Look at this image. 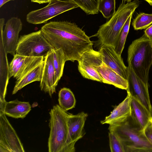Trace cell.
Wrapping results in <instances>:
<instances>
[{"label": "cell", "instance_id": "obj_16", "mask_svg": "<svg viewBox=\"0 0 152 152\" xmlns=\"http://www.w3.org/2000/svg\"><path fill=\"white\" fill-rule=\"evenodd\" d=\"M130 118L134 124L144 130L152 120V115L144 106L132 97L131 102Z\"/></svg>", "mask_w": 152, "mask_h": 152}, {"label": "cell", "instance_id": "obj_8", "mask_svg": "<svg viewBox=\"0 0 152 152\" xmlns=\"http://www.w3.org/2000/svg\"><path fill=\"white\" fill-rule=\"evenodd\" d=\"M23 145L3 111L0 110V152H24Z\"/></svg>", "mask_w": 152, "mask_h": 152}, {"label": "cell", "instance_id": "obj_34", "mask_svg": "<svg viewBox=\"0 0 152 152\" xmlns=\"http://www.w3.org/2000/svg\"><path fill=\"white\" fill-rule=\"evenodd\" d=\"M132 0H123V1H124V2H129L131 1Z\"/></svg>", "mask_w": 152, "mask_h": 152}, {"label": "cell", "instance_id": "obj_14", "mask_svg": "<svg viewBox=\"0 0 152 152\" xmlns=\"http://www.w3.org/2000/svg\"><path fill=\"white\" fill-rule=\"evenodd\" d=\"M52 50L44 58V66L39 86L41 90L48 93L50 96L56 92L58 82L53 65Z\"/></svg>", "mask_w": 152, "mask_h": 152}, {"label": "cell", "instance_id": "obj_29", "mask_svg": "<svg viewBox=\"0 0 152 152\" xmlns=\"http://www.w3.org/2000/svg\"><path fill=\"white\" fill-rule=\"evenodd\" d=\"M144 131L148 139L152 143V120L145 129Z\"/></svg>", "mask_w": 152, "mask_h": 152}, {"label": "cell", "instance_id": "obj_9", "mask_svg": "<svg viewBox=\"0 0 152 152\" xmlns=\"http://www.w3.org/2000/svg\"><path fill=\"white\" fill-rule=\"evenodd\" d=\"M4 20V18L0 19V28L4 50L6 54H10L14 56L16 53L19 34L22 29V23L20 18L12 17L7 21L3 31Z\"/></svg>", "mask_w": 152, "mask_h": 152}, {"label": "cell", "instance_id": "obj_30", "mask_svg": "<svg viewBox=\"0 0 152 152\" xmlns=\"http://www.w3.org/2000/svg\"><path fill=\"white\" fill-rule=\"evenodd\" d=\"M144 34L150 39H152V25L144 31Z\"/></svg>", "mask_w": 152, "mask_h": 152}, {"label": "cell", "instance_id": "obj_22", "mask_svg": "<svg viewBox=\"0 0 152 152\" xmlns=\"http://www.w3.org/2000/svg\"><path fill=\"white\" fill-rule=\"evenodd\" d=\"M52 51L53 65L56 72V79L58 82L62 76L66 61L64 52L61 49H53Z\"/></svg>", "mask_w": 152, "mask_h": 152}, {"label": "cell", "instance_id": "obj_13", "mask_svg": "<svg viewBox=\"0 0 152 152\" xmlns=\"http://www.w3.org/2000/svg\"><path fill=\"white\" fill-rule=\"evenodd\" d=\"M101 54L102 62L109 68L127 80L128 67L124 64L121 55L110 45L101 46L98 51Z\"/></svg>", "mask_w": 152, "mask_h": 152}, {"label": "cell", "instance_id": "obj_32", "mask_svg": "<svg viewBox=\"0 0 152 152\" xmlns=\"http://www.w3.org/2000/svg\"><path fill=\"white\" fill-rule=\"evenodd\" d=\"M14 0H0V7H1L2 6L7 2L10 1Z\"/></svg>", "mask_w": 152, "mask_h": 152}, {"label": "cell", "instance_id": "obj_31", "mask_svg": "<svg viewBox=\"0 0 152 152\" xmlns=\"http://www.w3.org/2000/svg\"><path fill=\"white\" fill-rule=\"evenodd\" d=\"M51 0H31L32 2H36L39 4L49 3Z\"/></svg>", "mask_w": 152, "mask_h": 152}, {"label": "cell", "instance_id": "obj_11", "mask_svg": "<svg viewBox=\"0 0 152 152\" xmlns=\"http://www.w3.org/2000/svg\"><path fill=\"white\" fill-rule=\"evenodd\" d=\"M88 114L82 112L68 116V132L66 141L62 152H74L76 142L85 134L84 127Z\"/></svg>", "mask_w": 152, "mask_h": 152}, {"label": "cell", "instance_id": "obj_28", "mask_svg": "<svg viewBox=\"0 0 152 152\" xmlns=\"http://www.w3.org/2000/svg\"><path fill=\"white\" fill-rule=\"evenodd\" d=\"M24 56L16 53L14 56L13 58L8 67V75L9 78L13 76L17 65Z\"/></svg>", "mask_w": 152, "mask_h": 152}, {"label": "cell", "instance_id": "obj_33", "mask_svg": "<svg viewBox=\"0 0 152 152\" xmlns=\"http://www.w3.org/2000/svg\"><path fill=\"white\" fill-rule=\"evenodd\" d=\"M147 2L151 6H152V0H144Z\"/></svg>", "mask_w": 152, "mask_h": 152}, {"label": "cell", "instance_id": "obj_17", "mask_svg": "<svg viewBox=\"0 0 152 152\" xmlns=\"http://www.w3.org/2000/svg\"><path fill=\"white\" fill-rule=\"evenodd\" d=\"M96 69L102 80V82L112 85L117 88L127 90L128 87L127 80L109 68L103 62Z\"/></svg>", "mask_w": 152, "mask_h": 152}, {"label": "cell", "instance_id": "obj_21", "mask_svg": "<svg viewBox=\"0 0 152 152\" xmlns=\"http://www.w3.org/2000/svg\"><path fill=\"white\" fill-rule=\"evenodd\" d=\"M59 105L64 111H66L75 107L76 100L74 95L70 89L63 88L58 93Z\"/></svg>", "mask_w": 152, "mask_h": 152}, {"label": "cell", "instance_id": "obj_12", "mask_svg": "<svg viewBox=\"0 0 152 152\" xmlns=\"http://www.w3.org/2000/svg\"><path fill=\"white\" fill-rule=\"evenodd\" d=\"M127 81L128 87L127 92L132 97L138 100L152 115L151 106L148 90L146 85L135 74L131 65L128 64Z\"/></svg>", "mask_w": 152, "mask_h": 152}, {"label": "cell", "instance_id": "obj_3", "mask_svg": "<svg viewBox=\"0 0 152 152\" xmlns=\"http://www.w3.org/2000/svg\"><path fill=\"white\" fill-rule=\"evenodd\" d=\"M138 0L125 2L122 1L118 10L110 19L99 27L95 36L100 47L109 45L114 48L117 37L129 16L133 14L139 4Z\"/></svg>", "mask_w": 152, "mask_h": 152}, {"label": "cell", "instance_id": "obj_26", "mask_svg": "<svg viewBox=\"0 0 152 152\" xmlns=\"http://www.w3.org/2000/svg\"><path fill=\"white\" fill-rule=\"evenodd\" d=\"M115 0H100L98 10L103 17L108 19L115 12Z\"/></svg>", "mask_w": 152, "mask_h": 152}, {"label": "cell", "instance_id": "obj_7", "mask_svg": "<svg viewBox=\"0 0 152 152\" xmlns=\"http://www.w3.org/2000/svg\"><path fill=\"white\" fill-rule=\"evenodd\" d=\"M78 7L71 0H51L45 7L29 12L26 15V20L34 24L45 23L59 15Z\"/></svg>", "mask_w": 152, "mask_h": 152}, {"label": "cell", "instance_id": "obj_5", "mask_svg": "<svg viewBox=\"0 0 152 152\" xmlns=\"http://www.w3.org/2000/svg\"><path fill=\"white\" fill-rule=\"evenodd\" d=\"M50 133L48 146L49 152H62L68 132L69 114L58 104L54 106L49 112Z\"/></svg>", "mask_w": 152, "mask_h": 152}, {"label": "cell", "instance_id": "obj_20", "mask_svg": "<svg viewBox=\"0 0 152 152\" xmlns=\"http://www.w3.org/2000/svg\"><path fill=\"white\" fill-rule=\"evenodd\" d=\"M43 57L24 56L17 65L13 77L18 80L44 61Z\"/></svg>", "mask_w": 152, "mask_h": 152}, {"label": "cell", "instance_id": "obj_15", "mask_svg": "<svg viewBox=\"0 0 152 152\" xmlns=\"http://www.w3.org/2000/svg\"><path fill=\"white\" fill-rule=\"evenodd\" d=\"M131 98L132 96L127 92V95L124 100L115 106L110 114L101 121V123L111 125L122 123L128 120L131 116Z\"/></svg>", "mask_w": 152, "mask_h": 152}, {"label": "cell", "instance_id": "obj_27", "mask_svg": "<svg viewBox=\"0 0 152 152\" xmlns=\"http://www.w3.org/2000/svg\"><path fill=\"white\" fill-rule=\"evenodd\" d=\"M108 136L110 147L111 152H125L122 142L114 132L109 131Z\"/></svg>", "mask_w": 152, "mask_h": 152}, {"label": "cell", "instance_id": "obj_25", "mask_svg": "<svg viewBox=\"0 0 152 152\" xmlns=\"http://www.w3.org/2000/svg\"><path fill=\"white\" fill-rule=\"evenodd\" d=\"M152 23V14L140 13L134 19L132 25L135 30L146 28Z\"/></svg>", "mask_w": 152, "mask_h": 152}, {"label": "cell", "instance_id": "obj_6", "mask_svg": "<svg viewBox=\"0 0 152 152\" xmlns=\"http://www.w3.org/2000/svg\"><path fill=\"white\" fill-rule=\"evenodd\" d=\"M53 49L40 30L21 36L18 43L16 53L25 56L45 58Z\"/></svg>", "mask_w": 152, "mask_h": 152}, {"label": "cell", "instance_id": "obj_19", "mask_svg": "<svg viewBox=\"0 0 152 152\" xmlns=\"http://www.w3.org/2000/svg\"><path fill=\"white\" fill-rule=\"evenodd\" d=\"M44 64V61L23 77L17 80L12 94H15L23 87L32 82L40 81L42 77Z\"/></svg>", "mask_w": 152, "mask_h": 152}, {"label": "cell", "instance_id": "obj_4", "mask_svg": "<svg viewBox=\"0 0 152 152\" xmlns=\"http://www.w3.org/2000/svg\"><path fill=\"white\" fill-rule=\"evenodd\" d=\"M127 61L136 75L148 85L149 72L152 64V43L145 34L129 46Z\"/></svg>", "mask_w": 152, "mask_h": 152}, {"label": "cell", "instance_id": "obj_18", "mask_svg": "<svg viewBox=\"0 0 152 152\" xmlns=\"http://www.w3.org/2000/svg\"><path fill=\"white\" fill-rule=\"evenodd\" d=\"M31 108L29 102L20 101L17 99L6 102L3 111L6 115L9 117L15 118H23L31 111Z\"/></svg>", "mask_w": 152, "mask_h": 152}, {"label": "cell", "instance_id": "obj_1", "mask_svg": "<svg viewBox=\"0 0 152 152\" xmlns=\"http://www.w3.org/2000/svg\"><path fill=\"white\" fill-rule=\"evenodd\" d=\"M40 30L53 49H62L66 61H77L85 52L93 48V42L74 23L51 21Z\"/></svg>", "mask_w": 152, "mask_h": 152}, {"label": "cell", "instance_id": "obj_10", "mask_svg": "<svg viewBox=\"0 0 152 152\" xmlns=\"http://www.w3.org/2000/svg\"><path fill=\"white\" fill-rule=\"evenodd\" d=\"M78 70L84 78L102 82L96 69L103 63L101 54L93 48L85 52L77 61Z\"/></svg>", "mask_w": 152, "mask_h": 152}, {"label": "cell", "instance_id": "obj_24", "mask_svg": "<svg viewBox=\"0 0 152 152\" xmlns=\"http://www.w3.org/2000/svg\"><path fill=\"white\" fill-rule=\"evenodd\" d=\"M87 14L94 15L99 12L100 0H71Z\"/></svg>", "mask_w": 152, "mask_h": 152}, {"label": "cell", "instance_id": "obj_35", "mask_svg": "<svg viewBox=\"0 0 152 152\" xmlns=\"http://www.w3.org/2000/svg\"><path fill=\"white\" fill-rule=\"evenodd\" d=\"M151 42H152V39L151 40Z\"/></svg>", "mask_w": 152, "mask_h": 152}, {"label": "cell", "instance_id": "obj_23", "mask_svg": "<svg viewBox=\"0 0 152 152\" xmlns=\"http://www.w3.org/2000/svg\"><path fill=\"white\" fill-rule=\"evenodd\" d=\"M133 14L129 16L124 25L114 45V48L115 51L118 55L121 56L124 49L127 37L129 32Z\"/></svg>", "mask_w": 152, "mask_h": 152}, {"label": "cell", "instance_id": "obj_2", "mask_svg": "<svg viewBox=\"0 0 152 152\" xmlns=\"http://www.w3.org/2000/svg\"><path fill=\"white\" fill-rule=\"evenodd\" d=\"M108 130L117 136L125 152H152V143L130 117L124 122L109 125Z\"/></svg>", "mask_w": 152, "mask_h": 152}]
</instances>
